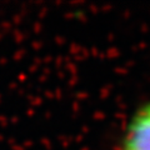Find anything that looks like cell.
<instances>
[{
	"mask_svg": "<svg viewBox=\"0 0 150 150\" xmlns=\"http://www.w3.org/2000/svg\"><path fill=\"white\" fill-rule=\"evenodd\" d=\"M119 150H150V100L131 115Z\"/></svg>",
	"mask_w": 150,
	"mask_h": 150,
	"instance_id": "6da1fadb",
	"label": "cell"
}]
</instances>
